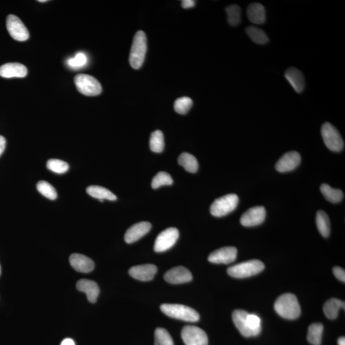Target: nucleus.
I'll use <instances>...</instances> for the list:
<instances>
[{"label":"nucleus","mask_w":345,"mask_h":345,"mask_svg":"<svg viewBox=\"0 0 345 345\" xmlns=\"http://www.w3.org/2000/svg\"><path fill=\"white\" fill-rule=\"evenodd\" d=\"M192 106V101L191 98L184 96L178 98L174 103V109L175 112L178 114L185 115L189 112Z\"/></svg>","instance_id":"nucleus-35"},{"label":"nucleus","mask_w":345,"mask_h":345,"mask_svg":"<svg viewBox=\"0 0 345 345\" xmlns=\"http://www.w3.org/2000/svg\"><path fill=\"white\" fill-rule=\"evenodd\" d=\"M76 287L79 291L86 293L90 303H96L98 296L100 295V289L98 284L95 281L86 279L79 280L76 284Z\"/></svg>","instance_id":"nucleus-19"},{"label":"nucleus","mask_w":345,"mask_h":345,"mask_svg":"<svg viewBox=\"0 0 345 345\" xmlns=\"http://www.w3.org/2000/svg\"><path fill=\"white\" fill-rule=\"evenodd\" d=\"M344 310V302L336 298H332L328 300L323 306V311L327 318L330 320L336 319L338 316L340 309Z\"/></svg>","instance_id":"nucleus-23"},{"label":"nucleus","mask_w":345,"mask_h":345,"mask_svg":"<svg viewBox=\"0 0 345 345\" xmlns=\"http://www.w3.org/2000/svg\"><path fill=\"white\" fill-rule=\"evenodd\" d=\"M284 76L296 92L301 93L304 90L305 87V77L299 69L291 67L286 70Z\"/></svg>","instance_id":"nucleus-20"},{"label":"nucleus","mask_w":345,"mask_h":345,"mask_svg":"<svg viewBox=\"0 0 345 345\" xmlns=\"http://www.w3.org/2000/svg\"><path fill=\"white\" fill-rule=\"evenodd\" d=\"M237 250L235 247H224L209 255V261L216 264H230L235 261Z\"/></svg>","instance_id":"nucleus-12"},{"label":"nucleus","mask_w":345,"mask_h":345,"mask_svg":"<svg viewBox=\"0 0 345 345\" xmlns=\"http://www.w3.org/2000/svg\"><path fill=\"white\" fill-rule=\"evenodd\" d=\"M165 281L173 284L188 283L192 279L191 272L182 266L173 268L166 272L164 276Z\"/></svg>","instance_id":"nucleus-14"},{"label":"nucleus","mask_w":345,"mask_h":345,"mask_svg":"<svg viewBox=\"0 0 345 345\" xmlns=\"http://www.w3.org/2000/svg\"><path fill=\"white\" fill-rule=\"evenodd\" d=\"M325 145L332 152H340L344 149V141L336 127L329 122L325 123L321 129Z\"/></svg>","instance_id":"nucleus-7"},{"label":"nucleus","mask_w":345,"mask_h":345,"mask_svg":"<svg viewBox=\"0 0 345 345\" xmlns=\"http://www.w3.org/2000/svg\"><path fill=\"white\" fill-rule=\"evenodd\" d=\"M194 6L195 2L192 0H184L182 2V6L185 9L192 8Z\"/></svg>","instance_id":"nucleus-39"},{"label":"nucleus","mask_w":345,"mask_h":345,"mask_svg":"<svg viewBox=\"0 0 345 345\" xmlns=\"http://www.w3.org/2000/svg\"><path fill=\"white\" fill-rule=\"evenodd\" d=\"M337 343H338L339 345H345L344 337H339L338 340H337Z\"/></svg>","instance_id":"nucleus-42"},{"label":"nucleus","mask_w":345,"mask_h":345,"mask_svg":"<svg viewBox=\"0 0 345 345\" xmlns=\"http://www.w3.org/2000/svg\"><path fill=\"white\" fill-rule=\"evenodd\" d=\"M173 183L172 178L169 173L165 171H160L152 181V187L153 189H158L162 185H170Z\"/></svg>","instance_id":"nucleus-33"},{"label":"nucleus","mask_w":345,"mask_h":345,"mask_svg":"<svg viewBox=\"0 0 345 345\" xmlns=\"http://www.w3.org/2000/svg\"><path fill=\"white\" fill-rule=\"evenodd\" d=\"M181 336L185 345H208L206 332L196 326L187 325L183 328Z\"/></svg>","instance_id":"nucleus-8"},{"label":"nucleus","mask_w":345,"mask_h":345,"mask_svg":"<svg viewBox=\"0 0 345 345\" xmlns=\"http://www.w3.org/2000/svg\"><path fill=\"white\" fill-rule=\"evenodd\" d=\"M61 345H76L73 339L71 338H66L63 340Z\"/></svg>","instance_id":"nucleus-41"},{"label":"nucleus","mask_w":345,"mask_h":345,"mask_svg":"<svg viewBox=\"0 0 345 345\" xmlns=\"http://www.w3.org/2000/svg\"><path fill=\"white\" fill-rule=\"evenodd\" d=\"M86 192L91 197L100 200H108L115 201L117 196L110 190L98 185H91L86 188Z\"/></svg>","instance_id":"nucleus-24"},{"label":"nucleus","mask_w":345,"mask_h":345,"mask_svg":"<svg viewBox=\"0 0 345 345\" xmlns=\"http://www.w3.org/2000/svg\"><path fill=\"white\" fill-rule=\"evenodd\" d=\"M320 190L325 199L332 204H337L343 199V192L340 189H334L327 184H323L320 186Z\"/></svg>","instance_id":"nucleus-25"},{"label":"nucleus","mask_w":345,"mask_h":345,"mask_svg":"<svg viewBox=\"0 0 345 345\" xmlns=\"http://www.w3.org/2000/svg\"><path fill=\"white\" fill-rule=\"evenodd\" d=\"M247 14L248 19L256 25H262L266 20V13L262 4L253 3L248 7Z\"/></svg>","instance_id":"nucleus-21"},{"label":"nucleus","mask_w":345,"mask_h":345,"mask_svg":"<svg viewBox=\"0 0 345 345\" xmlns=\"http://www.w3.org/2000/svg\"><path fill=\"white\" fill-rule=\"evenodd\" d=\"M47 168L53 172L62 174L69 170V166L66 162L53 159L47 161Z\"/></svg>","instance_id":"nucleus-36"},{"label":"nucleus","mask_w":345,"mask_h":345,"mask_svg":"<svg viewBox=\"0 0 345 345\" xmlns=\"http://www.w3.org/2000/svg\"><path fill=\"white\" fill-rule=\"evenodd\" d=\"M246 33L253 42L258 44H265L269 42V37L264 30L255 26H248Z\"/></svg>","instance_id":"nucleus-29"},{"label":"nucleus","mask_w":345,"mask_h":345,"mask_svg":"<svg viewBox=\"0 0 345 345\" xmlns=\"http://www.w3.org/2000/svg\"><path fill=\"white\" fill-rule=\"evenodd\" d=\"M47 2V0H38V2Z\"/></svg>","instance_id":"nucleus-43"},{"label":"nucleus","mask_w":345,"mask_h":345,"mask_svg":"<svg viewBox=\"0 0 345 345\" xmlns=\"http://www.w3.org/2000/svg\"><path fill=\"white\" fill-rule=\"evenodd\" d=\"M226 14L229 25L235 26L240 23L241 20V9L240 7L236 5L226 7Z\"/></svg>","instance_id":"nucleus-31"},{"label":"nucleus","mask_w":345,"mask_h":345,"mask_svg":"<svg viewBox=\"0 0 345 345\" xmlns=\"http://www.w3.org/2000/svg\"><path fill=\"white\" fill-rule=\"evenodd\" d=\"M238 197L235 194H230L219 198L212 204L211 213L215 217H223L231 213L238 206Z\"/></svg>","instance_id":"nucleus-6"},{"label":"nucleus","mask_w":345,"mask_h":345,"mask_svg":"<svg viewBox=\"0 0 345 345\" xmlns=\"http://www.w3.org/2000/svg\"><path fill=\"white\" fill-rule=\"evenodd\" d=\"M178 164L190 173H196L199 170V163L194 156L189 153L181 154L178 159Z\"/></svg>","instance_id":"nucleus-26"},{"label":"nucleus","mask_w":345,"mask_h":345,"mask_svg":"<svg viewBox=\"0 0 345 345\" xmlns=\"http://www.w3.org/2000/svg\"><path fill=\"white\" fill-rule=\"evenodd\" d=\"M6 140L5 137L2 136H0V156L3 154L5 149H6Z\"/></svg>","instance_id":"nucleus-40"},{"label":"nucleus","mask_w":345,"mask_h":345,"mask_svg":"<svg viewBox=\"0 0 345 345\" xmlns=\"http://www.w3.org/2000/svg\"><path fill=\"white\" fill-rule=\"evenodd\" d=\"M88 59L83 53H78L75 57L69 59L67 61V65L71 68L74 69H80L87 64Z\"/></svg>","instance_id":"nucleus-37"},{"label":"nucleus","mask_w":345,"mask_h":345,"mask_svg":"<svg viewBox=\"0 0 345 345\" xmlns=\"http://www.w3.org/2000/svg\"><path fill=\"white\" fill-rule=\"evenodd\" d=\"M74 83L78 90L86 96H96L102 92L103 88L97 79L90 75L79 74L74 78Z\"/></svg>","instance_id":"nucleus-5"},{"label":"nucleus","mask_w":345,"mask_h":345,"mask_svg":"<svg viewBox=\"0 0 345 345\" xmlns=\"http://www.w3.org/2000/svg\"><path fill=\"white\" fill-rule=\"evenodd\" d=\"M6 25L7 31L14 40L23 42L30 37L27 28L18 17L13 14L9 15L7 18Z\"/></svg>","instance_id":"nucleus-10"},{"label":"nucleus","mask_w":345,"mask_h":345,"mask_svg":"<svg viewBox=\"0 0 345 345\" xmlns=\"http://www.w3.org/2000/svg\"><path fill=\"white\" fill-rule=\"evenodd\" d=\"M28 74V69L19 63H8L0 67V76L4 78H23Z\"/></svg>","instance_id":"nucleus-17"},{"label":"nucleus","mask_w":345,"mask_h":345,"mask_svg":"<svg viewBox=\"0 0 345 345\" xmlns=\"http://www.w3.org/2000/svg\"><path fill=\"white\" fill-rule=\"evenodd\" d=\"M0 274H1V266H0Z\"/></svg>","instance_id":"nucleus-44"},{"label":"nucleus","mask_w":345,"mask_h":345,"mask_svg":"<svg viewBox=\"0 0 345 345\" xmlns=\"http://www.w3.org/2000/svg\"><path fill=\"white\" fill-rule=\"evenodd\" d=\"M264 269V263L258 260H252L229 267L227 272L230 276L240 279L255 276Z\"/></svg>","instance_id":"nucleus-4"},{"label":"nucleus","mask_w":345,"mask_h":345,"mask_svg":"<svg viewBox=\"0 0 345 345\" xmlns=\"http://www.w3.org/2000/svg\"><path fill=\"white\" fill-rule=\"evenodd\" d=\"M275 311L280 317L294 320L300 317L301 309L298 298L292 293L279 296L274 304Z\"/></svg>","instance_id":"nucleus-1"},{"label":"nucleus","mask_w":345,"mask_h":345,"mask_svg":"<svg viewBox=\"0 0 345 345\" xmlns=\"http://www.w3.org/2000/svg\"><path fill=\"white\" fill-rule=\"evenodd\" d=\"M38 191L46 197L47 199L54 200L57 198V192L55 187L46 181H40L37 184Z\"/></svg>","instance_id":"nucleus-32"},{"label":"nucleus","mask_w":345,"mask_h":345,"mask_svg":"<svg viewBox=\"0 0 345 345\" xmlns=\"http://www.w3.org/2000/svg\"><path fill=\"white\" fill-rule=\"evenodd\" d=\"M301 161V157L298 152H289L284 154L277 162L276 170L281 173L288 172L298 168Z\"/></svg>","instance_id":"nucleus-13"},{"label":"nucleus","mask_w":345,"mask_h":345,"mask_svg":"<svg viewBox=\"0 0 345 345\" xmlns=\"http://www.w3.org/2000/svg\"><path fill=\"white\" fill-rule=\"evenodd\" d=\"M178 237L179 231L176 228H169L162 231L157 237L154 251L157 253L165 252L170 250L175 244Z\"/></svg>","instance_id":"nucleus-9"},{"label":"nucleus","mask_w":345,"mask_h":345,"mask_svg":"<svg viewBox=\"0 0 345 345\" xmlns=\"http://www.w3.org/2000/svg\"><path fill=\"white\" fill-rule=\"evenodd\" d=\"M323 325L320 323L311 324L308 329L307 338L313 345H320L322 341Z\"/></svg>","instance_id":"nucleus-27"},{"label":"nucleus","mask_w":345,"mask_h":345,"mask_svg":"<svg viewBox=\"0 0 345 345\" xmlns=\"http://www.w3.org/2000/svg\"><path fill=\"white\" fill-rule=\"evenodd\" d=\"M152 228V224L149 222H140L134 224L131 228L128 229L125 234L124 239L127 243L136 242L147 233L149 232Z\"/></svg>","instance_id":"nucleus-16"},{"label":"nucleus","mask_w":345,"mask_h":345,"mask_svg":"<svg viewBox=\"0 0 345 345\" xmlns=\"http://www.w3.org/2000/svg\"><path fill=\"white\" fill-rule=\"evenodd\" d=\"M70 264L76 271L81 273H89L93 271L95 264L93 260L86 256L74 253L69 258Z\"/></svg>","instance_id":"nucleus-18"},{"label":"nucleus","mask_w":345,"mask_h":345,"mask_svg":"<svg viewBox=\"0 0 345 345\" xmlns=\"http://www.w3.org/2000/svg\"><path fill=\"white\" fill-rule=\"evenodd\" d=\"M158 272L155 265L144 264L136 265L129 269L130 276L141 281H149L154 279Z\"/></svg>","instance_id":"nucleus-15"},{"label":"nucleus","mask_w":345,"mask_h":345,"mask_svg":"<svg viewBox=\"0 0 345 345\" xmlns=\"http://www.w3.org/2000/svg\"><path fill=\"white\" fill-rule=\"evenodd\" d=\"M155 345H174L170 333L163 328H158L155 331Z\"/></svg>","instance_id":"nucleus-34"},{"label":"nucleus","mask_w":345,"mask_h":345,"mask_svg":"<svg viewBox=\"0 0 345 345\" xmlns=\"http://www.w3.org/2000/svg\"><path fill=\"white\" fill-rule=\"evenodd\" d=\"M316 223L318 231L324 237H328L330 233V224L329 216L324 211L317 212Z\"/></svg>","instance_id":"nucleus-28"},{"label":"nucleus","mask_w":345,"mask_h":345,"mask_svg":"<svg viewBox=\"0 0 345 345\" xmlns=\"http://www.w3.org/2000/svg\"><path fill=\"white\" fill-rule=\"evenodd\" d=\"M249 314L247 311L243 310H235L233 311L232 318L234 324L243 336L245 337H253L252 332L248 329L246 324V318Z\"/></svg>","instance_id":"nucleus-22"},{"label":"nucleus","mask_w":345,"mask_h":345,"mask_svg":"<svg viewBox=\"0 0 345 345\" xmlns=\"http://www.w3.org/2000/svg\"><path fill=\"white\" fill-rule=\"evenodd\" d=\"M333 273H334V276L336 277V278L340 280V281L345 282V271L343 269L339 267H335L333 269Z\"/></svg>","instance_id":"nucleus-38"},{"label":"nucleus","mask_w":345,"mask_h":345,"mask_svg":"<svg viewBox=\"0 0 345 345\" xmlns=\"http://www.w3.org/2000/svg\"><path fill=\"white\" fill-rule=\"evenodd\" d=\"M147 51V38L143 31H138L134 35L130 53L129 63L132 68L139 69L143 66Z\"/></svg>","instance_id":"nucleus-2"},{"label":"nucleus","mask_w":345,"mask_h":345,"mask_svg":"<svg viewBox=\"0 0 345 345\" xmlns=\"http://www.w3.org/2000/svg\"><path fill=\"white\" fill-rule=\"evenodd\" d=\"M150 147L151 151L156 153H161L165 148L164 135L160 130H157L152 133L150 139Z\"/></svg>","instance_id":"nucleus-30"},{"label":"nucleus","mask_w":345,"mask_h":345,"mask_svg":"<svg viewBox=\"0 0 345 345\" xmlns=\"http://www.w3.org/2000/svg\"><path fill=\"white\" fill-rule=\"evenodd\" d=\"M265 217H266V211L264 207H252L241 217L240 223L246 227L260 225L264 223Z\"/></svg>","instance_id":"nucleus-11"},{"label":"nucleus","mask_w":345,"mask_h":345,"mask_svg":"<svg viewBox=\"0 0 345 345\" xmlns=\"http://www.w3.org/2000/svg\"><path fill=\"white\" fill-rule=\"evenodd\" d=\"M162 312L168 317L185 322H196L200 320V315L196 310L188 306L177 304H164L161 306Z\"/></svg>","instance_id":"nucleus-3"}]
</instances>
